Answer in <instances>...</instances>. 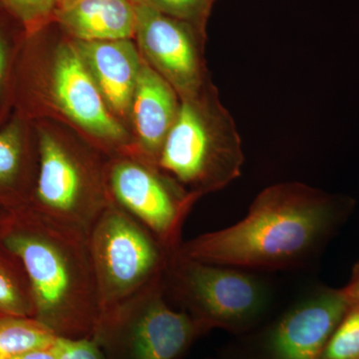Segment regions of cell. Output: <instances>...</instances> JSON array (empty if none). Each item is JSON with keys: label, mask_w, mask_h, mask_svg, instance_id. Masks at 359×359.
<instances>
[{"label": "cell", "mask_w": 359, "mask_h": 359, "mask_svg": "<svg viewBox=\"0 0 359 359\" xmlns=\"http://www.w3.org/2000/svg\"><path fill=\"white\" fill-rule=\"evenodd\" d=\"M346 209V201L306 184H276L257 195L238 223L183 242L178 252L231 268H290L320 248Z\"/></svg>", "instance_id": "obj_1"}, {"label": "cell", "mask_w": 359, "mask_h": 359, "mask_svg": "<svg viewBox=\"0 0 359 359\" xmlns=\"http://www.w3.org/2000/svg\"><path fill=\"white\" fill-rule=\"evenodd\" d=\"M0 243L25 269L35 320L57 337L92 339L100 304L89 236L25 207L6 215Z\"/></svg>", "instance_id": "obj_2"}, {"label": "cell", "mask_w": 359, "mask_h": 359, "mask_svg": "<svg viewBox=\"0 0 359 359\" xmlns=\"http://www.w3.org/2000/svg\"><path fill=\"white\" fill-rule=\"evenodd\" d=\"M245 156L237 126L212 83L181 99L158 166L190 192H217L242 174Z\"/></svg>", "instance_id": "obj_3"}, {"label": "cell", "mask_w": 359, "mask_h": 359, "mask_svg": "<svg viewBox=\"0 0 359 359\" xmlns=\"http://www.w3.org/2000/svg\"><path fill=\"white\" fill-rule=\"evenodd\" d=\"M89 247L98 287L99 323L162 280L175 254L114 201L90 231Z\"/></svg>", "instance_id": "obj_4"}, {"label": "cell", "mask_w": 359, "mask_h": 359, "mask_svg": "<svg viewBox=\"0 0 359 359\" xmlns=\"http://www.w3.org/2000/svg\"><path fill=\"white\" fill-rule=\"evenodd\" d=\"M164 283L166 295L210 330H244L268 306L269 290L261 278L242 269L187 259L178 250Z\"/></svg>", "instance_id": "obj_5"}, {"label": "cell", "mask_w": 359, "mask_h": 359, "mask_svg": "<svg viewBox=\"0 0 359 359\" xmlns=\"http://www.w3.org/2000/svg\"><path fill=\"white\" fill-rule=\"evenodd\" d=\"M111 201L89 163L40 131L36 182L26 208L89 236Z\"/></svg>", "instance_id": "obj_6"}, {"label": "cell", "mask_w": 359, "mask_h": 359, "mask_svg": "<svg viewBox=\"0 0 359 359\" xmlns=\"http://www.w3.org/2000/svg\"><path fill=\"white\" fill-rule=\"evenodd\" d=\"M164 278L103 318L92 339L122 344L130 359H176L209 327L168 304Z\"/></svg>", "instance_id": "obj_7"}, {"label": "cell", "mask_w": 359, "mask_h": 359, "mask_svg": "<svg viewBox=\"0 0 359 359\" xmlns=\"http://www.w3.org/2000/svg\"><path fill=\"white\" fill-rule=\"evenodd\" d=\"M106 184L111 200L143 224L167 250L180 249L185 219L199 195L151 162L118 161L108 170Z\"/></svg>", "instance_id": "obj_8"}, {"label": "cell", "mask_w": 359, "mask_h": 359, "mask_svg": "<svg viewBox=\"0 0 359 359\" xmlns=\"http://www.w3.org/2000/svg\"><path fill=\"white\" fill-rule=\"evenodd\" d=\"M135 34L145 57L182 98L200 93L212 83L203 57L204 30L133 4Z\"/></svg>", "instance_id": "obj_9"}, {"label": "cell", "mask_w": 359, "mask_h": 359, "mask_svg": "<svg viewBox=\"0 0 359 359\" xmlns=\"http://www.w3.org/2000/svg\"><path fill=\"white\" fill-rule=\"evenodd\" d=\"M351 306L344 287L313 290L271 328L266 341V359H320Z\"/></svg>", "instance_id": "obj_10"}, {"label": "cell", "mask_w": 359, "mask_h": 359, "mask_svg": "<svg viewBox=\"0 0 359 359\" xmlns=\"http://www.w3.org/2000/svg\"><path fill=\"white\" fill-rule=\"evenodd\" d=\"M50 91L60 109L89 133L112 142L126 138L75 45H61L56 52Z\"/></svg>", "instance_id": "obj_11"}, {"label": "cell", "mask_w": 359, "mask_h": 359, "mask_svg": "<svg viewBox=\"0 0 359 359\" xmlns=\"http://www.w3.org/2000/svg\"><path fill=\"white\" fill-rule=\"evenodd\" d=\"M95 80L104 100L118 115L131 111L142 67L138 51L129 39L81 41L75 43Z\"/></svg>", "instance_id": "obj_12"}, {"label": "cell", "mask_w": 359, "mask_h": 359, "mask_svg": "<svg viewBox=\"0 0 359 359\" xmlns=\"http://www.w3.org/2000/svg\"><path fill=\"white\" fill-rule=\"evenodd\" d=\"M179 94L160 73L142 65L131 111L139 144L149 162L158 165L167 135L180 109Z\"/></svg>", "instance_id": "obj_13"}, {"label": "cell", "mask_w": 359, "mask_h": 359, "mask_svg": "<svg viewBox=\"0 0 359 359\" xmlns=\"http://www.w3.org/2000/svg\"><path fill=\"white\" fill-rule=\"evenodd\" d=\"M61 25L81 41L130 39L135 34L131 0H75L58 7Z\"/></svg>", "instance_id": "obj_14"}, {"label": "cell", "mask_w": 359, "mask_h": 359, "mask_svg": "<svg viewBox=\"0 0 359 359\" xmlns=\"http://www.w3.org/2000/svg\"><path fill=\"white\" fill-rule=\"evenodd\" d=\"M25 125L15 117L0 129V212L25 208L35 184L30 182Z\"/></svg>", "instance_id": "obj_15"}, {"label": "cell", "mask_w": 359, "mask_h": 359, "mask_svg": "<svg viewBox=\"0 0 359 359\" xmlns=\"http://www.w3.org/2000/svg\"><path fill=\"white\" fill-rule=\"evenodd\" d=\"M0 316H35L32 287L18 257L0 243Z\"/></svg>", "instance_id": "obj_16"}, {"label": "cell", "mask_w": 359, "mask_h": 359, "mask_svg": "<svg viewBox=\"0 0 359 359\" xmlns=\"http://www.w3.org/2000/svg\"><path fill=\"white\" fill-rule=\"evenodd\" d=\"M56 337L35 318L0 316V359H13L27 351L48 348Z\"/></svg>", "instance_id": "obj_17"}, {"label": "cell", "mask_w": 359, "mask_h": 359, "mask_svg": "<svg viewBox=\"0 0 359 359\" xmlns=\"http://www.w3.org/2000/svg\"><path fill=\"white\" fill-rule=\"evenodd\" d=\"M320 359H359V306H351Z\"/></svg>", "instance_id": "obj_18"}, {"label": "cell", "mask_w": 359, "mask_h": 359, "mask_svg": "<svg viewBox=\"0 0 359 359\" xmlns=\"http://www.w3.org/2000/svg\"><path fill=\"white\" fill-rule=\"evenodd\" d=\"M204 30L215 0H131Z\"/></svg>", "instance_id": "obj_19"}, {"label": "cell", "mask_w": 359, "mask_h": 359, "mask_svg": "<svg viewBox=\"0 0 359 359\" xmlns=\"http://www.w3.org/2000/svg\"><path fill=\"white\" fill-rule=\"evenodd\" d=\"M28 34L39 32L55 11V0H0Z\"/></svg>", "instance_id": "obj_20"}, {"label": "cell", "mask_w": 359, "mask_h": 359, "mask_svg": "<svg viewBox=\"0 0 359 359\" xmlns=\"http://www.w3.org/2000/svg\"><path fill=\"white\" fill-rule=\"evenodd\" d=\"M50 348L57 359H103L99 344L87 337H56Z\"/></svg>", "instance_id": "obj_21"}, {"label": "cell", "mask_w": 359, "mask_h": 359, "mask_svg": "<svg viewBox=\"0 0 359 359\" xmlns=\"http://www.w3.org/2000/svg\"><path fill=\"white\" fill-rule=\"evenodd\" d=\"M13 59V47L6 37L0 32V99L8 86Z\"/></svg>", "instance_id": "obj_22"}, {"label": "cell", "mask_w": 359, "mask_h": 359, "mask_svg": "<svg viewBox=\"0 0 359 359\" xmlns=\"http://www.w3.org/2000/svg\"><path fill=\"white\" fill-rule=\"evenodd\" d=\"M344 289L351 306H359V262L354 266L351 280Z\"/></svg>", "instance_id": "obj_23"}, {"label": "cell", "mask_w": 359, "mask_h": 359, "mask_svg": "<svg viewBox=\"0 0 359 359\" xmlns=\"http://www.w3.org/2000/svg\"><path fill=\"white\" fill-rule=\"evenodd\" d=\"M13 359H57L50 347L48 348L34 349L27 353L20 354Z\"/></svg>", "instance_id": "obj_24"}, {"label": "cell", "mask_w": 359, "mask_h": 359, "mask_svg": "<svg viewBox=\"0 0 359 359\" xmlns=\"http://www.w3.org/2000/svg\"><path fill=\"white\" fill-rule=\"evenodd\" d=\"M73 1H75V0H55L56 6L57 7L66 6V4H71Z\"/></svg>", "instance_id": "obj_25"}, {"label": "cell", "mask_w": 359, "mask_h": 359, "mask_svg": "<svg viewBox=\"0 0 359 359\" xmlns=\"http://www.w3.org/2000/svg\"><path fill=\"white\" fill-rule=\"evenodd\" d=\"M7 214H8V212H0V226H1L2 222H4Z\"/></svg>", "instance_id": "obj_26"}, {"label": "cell", "mask_w": 359, "mask_h": 359, "mask_svg": "<svg viewBox=\"0 0 359 359\" xmlns=\"http://www.w3.org/2000/svg\"></svg>", "instance_id": "obj_27"}]
</instances>
